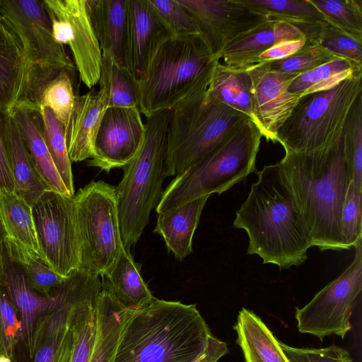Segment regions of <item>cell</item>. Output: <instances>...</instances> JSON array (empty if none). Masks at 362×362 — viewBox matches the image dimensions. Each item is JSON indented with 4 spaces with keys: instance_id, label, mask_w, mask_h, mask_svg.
<instances>
[{
    "instance_id": "cell-2",
    "label": "cell",
    "mask_w": 362,
    "mask_h": 362,
    "mask_svg": "<svg viewBox=\"0 0 362 362\" xmlns=\"http://www.w3.org/2000/svg\"><path fill=\"white\" fill-rule=\"evenodd\" d=\"M303 217L312 247L320 251L346 250L340 219L351 179L343 141L323 149L285 151L279 162Z\"/></svg>"
},
{
    "instance_id": "cell-1",
    "label": "cell",
    "mask_w": 362,
    "mask_h": 362,
    "mask_svg": "<svg viewBox=\"0 0 362 362\" xmlns=\"http://www.w3.org/2000/svg\"><path fill=\"white\" fill-rule=\"evenodd\" d=\"M236 211L233 227L248 236L247 254L280 269L303 264L312 247L299 208L279 163L264 166Z\"/></svg>"
},
{
    "instance_id": "cell-3",
    "label": "cell",
    "mask_w": 362,
    "mask_h": 362,
    "mask_svg": "<svg viewBox=\"0 0 362 362\" xmlns=\"http://www.w3.org/2000/svg\"><path fill=\"white\" fill-rule=\"evenodd\" d=\"M211 334L196 305L155 298L128 320L113 362H193Z\"/></svg>"
},
{
    "instance_id": "cell-14",
    "label": "cell",
    "mask_w": 362,
    "mask_h": 362,
    "mask_svg": "<svg viewBox=\"0 0 362 362\" xmlns=\"http://www.w3.org/2000/svg\"><path fill=\"white\" fill-rule=\"evenodd\" d=\"M55 40L69 46L80 80L88 88L98 83L103 54L86 0H43Z\"/></svg>"
},
{
    "instance_id": "cell-48",
    "label": "cell",
    "mask_w": 362,
    "mask_h": 362,
    "mask_svg": "<svg viewBox=\"0 0 362 362\" xmlns=\"http://www.w3.org/2000/svg\"><path fill=\"white\" fill-rule=\"evenodd\" d=\"M0 189L14 192L15 186L11 172L6 142L3 133L0 110Z\"/></svg>"
},
{
    "instance_id": "cell-17",
    "label": "cell",
    "mask_w": 362,
    "mask_h": 362,
    "mask_svg": "<svg viewBox=\"0 0 362 362\" xmlns=\"http://www.w3.org/2000/svg\"><path fill=\"white\" fill-rule=\"evenodd\" d=\"M243 70L247 71L250 80L255 123L263 137L276 143L279 129L302 96L288 90L291 83L300 74L274 71L267 63L255 64Z\"/></svg>"
},
{
    "instance_id": "cell-36",
    "label": "cell",
    "mask_w": 362,
    "mask_h": 362,
    "mask_svg": "<svg viewBox=\"0 0 362 362\" xmlns=\"http://www.w3.org/2000/svg\"><path fill=\"white\" fill-rule=\"evenodd\" d=\"M327 22L362 42V0H310Z\"/></svg>"
},
{
    "instance_id": "cell-37",
    "label": "cell",
    "mask_w": 362,
    "mask_h": 362,
    "mask_svg": "<svg viewBox=\"0 0 362 362\" xmlns=\"http://www.w3.org/2000/svg\"><path fill=\"white\" fill-rule=\"evenodd\" d=\"M75 72L61 71L42 89L37 105L52 110L59 121L65 127L74 108L78 95L74 90Z\"/></svg>"
},
{
    "instance_id": "cell-34",
    "label": "cell",
    "mask_w": 362,
    "mask_h": 362,
    "mask_svg": "<svg viewBox=\"0 0 362 362\" xmlns=\"http://www.w3.org/2000/svg\"><path fill=\"white\" fill-rule=\"evenodd\" d=\"M361 74L362 65L337 57L298 75L291 83L288 90L301 95L323 91L334 87L344 80Z\"/></svg>"
},
{
    "instance_id": "cell-44",
    "label": "cell",
    "mask_w": 362,
    "mask_h": 362,
    "mask_svg": "<svg viewBox=\"0 0 362 362\" xmlns=\"http://www.w3.org/2000/svg\"><path fill=\"white\" fill-rule=\"evenodd\" d=\"M264 11L281 16L327 23L324 16L310 0H248Z\"/></svg>"
},
{
    "instance_id": "cell-35",
    "label": "cell",
    "mask_w": 362,
    "mask_h": 362,
    "mask_svg": "<svg viewBox=\"0 0 362 362\" xmlns=\"http://www.w3.org/2000/svg\"><path fill=\"white\" fill-rule=\"evenodd\" d=\"M39 111L43 137L49 155L69 195L74 197L71 161L67 151L64 127L49 108L39 107Z\"/></svg>"
},
{
    "instance_id": "cell-26",
    "label": "cell",
    "mask_w": 362,
    "mask_h": 362,
    "mask_svg": "<svg viewBox=\"0 0 362 362\" xmlns=\"http://www.w3.org/2000/svg\"><path fill=\"white\" fill-rule=\"evenodd\" d=\"M137 309L124 307L102 283L97 303L95 340L89 362H113L120 335Z\"/></svg>"
},
{
    "instance_id": "cell-12",
    "label": "cell",
    "mask_w": 362,
    "mask_h": 362,
    "mask_svg": "<svg viewBox=\"0 0 362 362\" xmlns=\"http://www.w3.org/2000/svg\"><path fill=\"white\" fill-rule=\"evenodd\" d=\"M32 209L43 260L59 274L69 276L79 267L74 197L47 190Z\"/></svg>"
},
{
    "instance_id": "cell-27",
    "label": "cell",
    "mask_w": 362,
    "mask_h": 362,
    "mask_svg": "<svg viewBox=\"0 0 362 362\" xmlns=\"http://www.w3.org/2000/svg\"><path fill=\"white\" fill-rule=\"evenodd\" d=\"M130 249L122 247L114 263L101 276L119 302L126 308H141L155 298L140 273Z\"/></svg>"
},
{
    "instance_id": "cell-6",
    "label": "cell",
    "mask_w": 362,
    "mask_h": 362,
    "mask_svg": "<svg viewBox=\"0 0 362 362\" xmlns=\"http://www.w3.org/2000/svg\"><path fill=\"white\" fill-rule=\"evenodd\" d=\"M171 110L146 117V134L141 151L129 165L115 187L117 211L123 246H134L149 222L163 194L162 185L168 129Z\"/></svg>"
},
{
    "instance_id": "cell-23",
    "label": "cell",
    "mask_w": 362,
    "mask_h": 362,
    "mask_svg": "<svg viewBox=\"0 0 362 362\" xmlns=\"http://www.w3.org/2000/svg\"><path fill=\"white\" fill-rule=\"evenodd\" d=\"M86 6L102 54L125 67L127 0H86Z\"/></svg>"
},
{
    "instance_id": "cell-45",
    "label": "cell",
    "mask_w": 362,
    "mask_h": 362,
    "mask_svg": "<svg viewBox=\"0 0 362 362\" xmlns=\"http://www.w3.org/2000/svg\"><path fill=\"white\" fill-rule=\"evenodd\" d=\"M318 43L335 56L362 65V42L345 35L330 24L323 31Z\"/></svg>"
},
{
    "instance_id": "cell-5",
    "label": "cell",
    "mask_w": 362,
    "mask_h": 362,
    "mask_svg": "<svg viewBox=\"0 0 362 362\" xmlns=\"http://www.w3.org/2000/svg\"><path fill=\"white\" fill-rule=\"evenodd\" d=\"M219 61L199 35L170 39L136 84L141 113L148 117L170 110L208 88Z\"/></svg>"
},
{
    "instance_id": "cell-9",
    "label": "cell",
    "mask_w": 362,
    "mask_h": 362,
    "mask_svg": "<svg viewBox=\"0 0 362 362\" xmlns=\"http://www.w3.org/2000/svg\"><path fill=\"white\" fill-rule=\"evenodd\" d=\"M0 14L12 26L23 45L26 76L18 102L37 105L47 83L64 70L75 72L74 64L64 45L53 36L43 0H0Z\"/></svg>"
},
{
    "instance_id": "cell-43",
    "label": "cell",
    "mask_w": 362,
    "mask_h": 362,
    "mask_svg": "<svg viewBox=\"0 0 362 362\" xmlns=\"http://www.w3.org/2000/svg\"><path fill=\"white\" fill-rule=\"evenodd\" d=\"M20 344L21 322L18 314L0 286V353L11 358H17L16 351Z\"/></svg>"
},
{
    "instance_id": "cell-10",
    "label": "cell",
    "mask_w": 362,
    "mask_h": 362,
    "mask_svg": "<svg viewBox=\"0 0 362 362\" xmlns=\"http://www.w3.org/2000/svg\"><path fill=\"white\" fill-rule=\"evenodd\" d=\"M79 247L78 270L102 276L114 263L123 246L115 187L92 181L74 196Z\"/></svg>"
},
{
    "instance_id": "cell-38",
    "label": "cell",
    "mask_w": 362,
    "mask_h": 362,
    "mask_svg": "<svg viewBox=\"0 0 362 362\" xmlns=\"http://www.w3.org/2000/svg\"><path fill=\"white\" fill-rule=\"evenodd\" d=\"M343 151L354 185L362 189V94L355 101L346 122Z\"/></svg>"
},
{
    "instance_id": "cell-7",
    "label": "cell",
    "mask_w": 362,
    "mask_h": 362,
    "mask_svg": "<svg viewBox=\"0 0 362 362\" xmlns=\"http://www.w3.org/2000/svg\"><path fill=\"white\" fill-rule=\"evenodd\" d=\"M168 129L164 175L176 176L216 147L233 129L247 119L227 105L208 88L171 109Z\"/></svg>"
},
{
    "instance_id": "cell-33",
    "label": "cell",
    "mask_w": 362,
    "mask_h": 362,
    "mask_svg": "<svg viewBox=\"0 0 362 362\" xmlns=\"http://www.w3.org/2000/svg\"><path fill=\"white\" fill-rule=\"evenodd\" d=\"M208 89L221 102L246 115L255 122L250 80L246 70L230 69L219 62Z\"/></svg>"
},
{
    "instance_id": "cell-13",
    "label": "cell",
    "mask_w": 362,
    "mask_h": 362,
    "mask_svg": "<svg viewBox=\"0 0 362 362\" xmlns=\"http://www.w3.org/2000/svg\"><path fill=\"white\" fill-rule=\"evenodd\" d=\"M192 16L199 35L218 57L229 45L272 20L248 0H177Z\"/></svg>"
},
{
    "instance_id": "cell-15",
    "label": "cell",
    "mask_w": 362,
    "mask_h": 362,
    "mask_svg": "<svg viewBox=\"0 0 362 362\" xmlns=\"http://www.w3.org/2000/svg\"><path fill=\"white\" fill-rule=\"evenodd\" d=\"M141 114L139 107H108L88 165L108 173L133 161L141 149L146 134Z\"/></svg>"
},
{
    "instance_id": "cell-40",
    "label": "cell",
    "mask_w": 362,
    "mask_h": 362,
    "mask_svg": "<svg viewBox=\"0 0 362 362\" xmlns=\"http://www.w3.org/2000/svg\"><path fill=\"white\" fill-rule=\"evenodd\" d=\"M340 229L346 250L362 242V189L349 182L342 205Z\"/></svg>"
},
{
    "instance_id": "cell-24",
    "label": "cell",
    "mask_w": 362,
    "mask_h": 362,
    "mask_svg": "<svg viewBox=\"0 0 362 362\" xmlns=\"http://www.w3.org/2000/svg\"><path fill=\"white\" fill-rule=\"evenodd\" d=\"M209 195L157 214L154 233L160 235L176 259L192 252V238Z\"/></svg>"
},
{
    "instance_id": "cell-41",
    "label": "cell",
    "mask_w": 362,
    "mask_h": 362,
    "mask_svg": "<svg viewBox=\"0 0 362 362\" xmlns=\"http://www.w3.org/2000/svg\"><path fill=\"white\" fill-rule=\"evenodd\" d=\"M318 43L307 44L295 54L283 59L267 62L276 71L300 74L337 58Z\"/></svg>"
},
{
    "instance_id": "cell-46",
    "label": "cell",
    "mask_w": 362,
    "mask_h": 362,
    "mask_svg": "<svg viewBox=\"0 0 362 362\" xmlns=\"http://www.w3.org/2000/svg\"><path fill=\"white\" fill-rule=\"evenodd\" d=\"M279 342L288 362H353L348 351L336 345L320 349H305Z\"/></svg>"
},
{
    "instance_id": "cell-31",
    "label": "cell",
    "mask_w": 362,
    "mask_h": 362,
    "mask_svg": "<svg viewBox=\"0 0 362 362\" xmlns=\"http://www.w3.org/2000/svg\"><path fill=\"white\" fill-rule=\"evenodd\" d=\"M0 225L4 238L17 240L42 259L32 206L15 192L0 189Z\"/></svg>"
},
{
    "instance_id": "cell-47",
    "label": "cell",
    "mask_w": 362,
    "mask_h": 362,
    "mask_svg": "<svg viewBox=\"0 0 362 362\" xmlns=\"http://www.w3.org/2000/svg\"><path fill=\"white\" fill-rule=\"evenodd\" d=\"M307 44L314 43L308 42L304 39L291 40L279 42L258 55L255 59L252 66L259 63L272 62L286 58L303 48Z\"/></svg>"
},
{
    "instance_id": "cell-25",
    "label": "cell",
    "mask_w": 362,
    "mask_h": 362,
    "mask_svg": "<svg viewBox=\"0 0 362 362\" xmlns=\"http://www.w3.org/2000/svg\"><path fill=\"white\" fill-rule=\"evenodd\" d=\"M26 66L23 45L16 33L0 14V108L11 112L21 100Z\"/></svg>"
},
{
    "instance_id": "cell-18",
    "label": "cell",
    "mask_w": 362,
    "mask_h": 362,
    "mask_svg": "<svg viewBox=\"0 0 362 362\" xmlns=\"http://www.w3.org/2000/svg\"><path fill=\"white\" fill-rule=\"evenodd\" d=\"M270 14V21L227 46L221 53L219 62L228 68L243 70L252 66L258 55L279 42L304 39L310 43H318L329 25Z\"/></svg>"
},
{
    "instance_id": "cell-42",
    "label": "cell",
    "mask_w": 362,
    "mask_h": 362,
    "mask_svg": "<svg viewBox=\"0 0 362 362\" xmlns=\"http://www.w3.org/2000/svg\"><path fill=\"white\" fill-rule=\"evenodd\" d=\"M173 37L199 35L189 12L177 0H149Z\"/></svg>"
},
{
    "instance_id": "cell-21",
    "label": "cell",
    "mask_w": 362,
    "mask_h": 362,
    "mask_svg": "<svg viewBox=\"0 0 362 362\" xmlns=\"http://www.w3.org/2000/svg\"><path fill=\"white\" fill-rule=\"evenodd\" d=\"M10 112L42 182L49 190L71 197L45 142L39 107L26 102H18Z\"/></svg>"
},
{
    "instance_id": "cell-49",
    "label": "cell",
    "mask_w": 362,
    "mask_h": 362,
    "mask_svg": "<svg viewBox=\"0 0 362 362\" xmlns=\"http://www.w3.org/2000/svg\"><path fill=\"white\" fill-rule=\"evenodd\" d=\"M227 352V344L211 334L204 353L193 362H217Z\"/></svg>"
},
{
    "instance_id": "cell-30",
    "label": "cell",
    "mask_w": 362,
    "mask_h": 362,
    "mask_svg": "<svg viewBox=\"0 0 362 362\" xmlns=\"http://www.w3.org/2000/svg\"><path fill=\"white\" fill-rule=\"evenodd\" d=\"M83 285L72 281L65 303L48 315L37 332L33 362H59L69 332V314Z\"/></svg>"
},
{
    "instance_id": "cell-11",
    "label": "cell",
    "mask_w": 362,
    "mask_h": 362,
    "mask_svg": "<svg viewBox=\"0 0 362 362\" xmlns=\"http://www.w3.org/2000/svg\"><path fill=\"white\" fill-rule=\"evenodd\" d=\"M353 261L335 279L318 291L295 317L298 331L318 337L344 338L351 329V316L362 291V244L355 247Z\"/></svg>"
},
{
    "instance_id": "cell-4",
    "label": "cell",
    "mask_w": 362,
    "mask_h": 362,
    "mask_svg": "<svg viewBox=\"0 0 362 362\" xmlns=\"http://www.w3.org/2000/svg\"><path fill=\"white\" fill-rule=\"evenodd\" d=\"M262 132L247 119L202 158L177 175L163 190L157 214L213 193L221 194L250 174L258 173Z\"/></svg>"
},
{
    "instance_id": "cell-50",
    "label": "cell",
    "mask_w": 362,
    "mask_h": 362,
    "mask_svg": "<svg viewBox=\"0 0 362 362\" xmlns=\"http://www.w3.org/2000/svg\"><path fill=\"white\" fill-rule=\"evenodd\" d=\"M72 335L69 334L66 340L63 353L59 362H69L72 351Z\"/></svg>"
},
{
    "instance_id": "cell-32",
    "label": "cell",
    "mask_w": 362,
    "mask_h": 362,
    "mask_svg": "<svg viewBox=\"0 0 362 362\" xmlns=\"http://www.w3.org/2000/svg\"><path fill=\"white\" fill-rule=\"evenodd\" d=\"M4 243L6 259L21 268L30 286L38 294L50 296L68 279L17 240L4 238Z\"/></svg>"
},
{
    "instance_id": "cell-20",
    "label": "cell",
    "mask_w": 362,
    "mask_h": 362,
    "mask_svg": "<svg viewBox=\"0 0 362 362\" xmlns=\"http://www.w3.org/2000/svg\"><path fill=\"white\" fill-rule=\"evenodd\" d=\"M98 91L77 95L64 127L65 139L71 162L91 158L94 143L103 115L108 108L109 84L106 71L101 66Z\"/></svg>"
},
{
    "instance_id": "cell-29",
    "label": "cell",
    "mask_w": 362,
    "mask_h": 362,
    "mask_svg": "<svg viewBox=\"0 0 362 362\" xmlns=\"http://www.w3.org/2000/svg\"><path fill=\"white\" fill-rule=\"evenodd\" d=\"M102 284L97 282L81 293L72 303L69 328L72 351L69 362H89L96 334V310Z\"/></svg>"
},
{
    "instance_id": "cell-16",
    "label": "cell",
    "mask_w": 362,
    "mask_h": 362,
    "mask_svg": "<svg viewBox=\"0 0 362 362\" xmlns=\"http://www.w3.org/2000/svg\"><path fill=\"white\" fill-rule=\"evenodd\" d=\"M0 286L17 310L21 322L20 346L32 360L40 326L48 315L66 300L71 275L52 294L42 296L32 289L21 268L6 259Z\"/></svg>"
},
{
    "instance_id": "cell-39",
    "label": "cell",
    "mask_w": 362,
    "mask_h": 362,
    "mask_svg": "<svg viewBox=\"0 0 362 362\" xmlns=\"http://www.w3.org/2000/svg\"><path fill=\"white\" fill-rule=\"evenodd\" d=\"M102 67L106 71L108 79V107H139L136 84L127 69L116 64L105 54H103Z\"/></svg>"
},
{
    "instance_id": "cell-52",
    "label": "cell",
    "mask_w": 362,
    "mask_h": 362,
    "mask_svg": "<svg viewBox=\"0 0 362 362\" xmlns=\"http://www.w3.org/2000/svg\"><path fill=\"white\" fill-rule=\"evenodd\" d=\"M0 362H21L17 358H11L0 353Z\"/></svg>"
},
{
    "instance_id": "cell-51",
    "label": "cell",
    "mask_w": 362,
    "mask_h": 362,
    "mask_svg": "<svg viewBox=\"0 0 362 362\" xmlns=\"http://www.w3.org/2000/svg\"><path fill=\"white\" fill-rule=\"evenodd\" d=\"M4 240V236L0 225V277L4 272L6 261Z\"/></svg>"
},
{
    "instance_id": "cell-19",
    "label": "cell",
    "mask_w": 362,
    "mask_h": 362,
    "mask_svg": "<svg viewBox=\"0 0 362 362\" xmlns=\"http://www.w3.org/2000/svg\"><path fill=\"white\" fill-rule=\"evenodd\" d=\"M173 38L149 0H127L125 67L137 84L161 46Z\"/></svg>"
},
{
    "instance_id": "cell-22",
    "label": "cell",
    "mask_w": 362,
    "mask_h": 362,
    "mask_svg": "<svg viewBox=\"0 0 362 362\" xmlns=\"http://www.w3.org/2000/svg\"><path fill=\"white\" fill-rule=\"evenodd\" d=\"M0 110L14 192L33 206L45 192L49 189L40 177L11 112Z\"/></svg>"
},
{
    "instance_id": "cell-28",
    "label": "cell",
    "mask_w": 362,
    "mask_h": 362,
    "mask_svg": "<svg viewBox=\"0 0 362 362\" xmlns=\"http://www.w3.org/2000/svg\"><path fill=\"white\" fill-rule=\"evenodd\" d=\"M234 329L245 362H288L279 340L251 310L241 309Z\"/></svg>"
},
{
    "instance_id": "cell-8",
    "label": "cell",
    "mask_w": 362,
    "mask_h": 362,
    "mask_svg": "<svg viewBox=\"0 0 362 362\" xmlns=\"http://www.w3.org/2000/svg\"><path fill=\"white\" fill-rule=\"evenodd\" d=\"M362 94V74L303 95L276 136L285 151L307 152L338 144L349 112Z\"/></svg>"
}]
</instances>
